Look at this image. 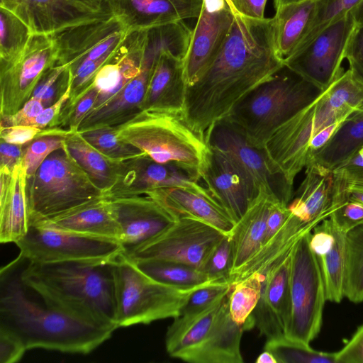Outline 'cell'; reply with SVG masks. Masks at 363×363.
<instances>
[{"label":"cell","mask_w":363,"mask_h":363,"mask_svg":"<svg viewBox=\"0 0 363 363\" xmlns=\"http://www.w3.org/2000/svg\"><path fill=\"white\" fill-rule=\"evenodd\" d=\"M346 269L344 295L353 303L363 301V223L345 233Z\"/></svg>","instance_id":"37"},{"label":"cell","mask_w":363,"mask_h":363,"mask_svg":"<svg viewBox=\"0 0 363 363\" xmlns=\"http://www.w3.org/2000/svg\"><path fill=\"white\" fill-rule=\"evenodd\" d=\"M262 283V275L253 274L245 279L231 284L228 294L230 315L245 330L255 327L252 313L260 298Z\"/></svg>","instance_id":"36"},{"label":"cell","mask_w":363,"mask_h":363,"mask_svg":"<svg viewBox=\"0 0 363 363\" xmlns=\"http://www.w3.org/2000/svg\"><path fill=\"white\" fill-rule=\"evenodd\" d=\"M199 182L177 165L157 162L145 154L121 162L117 180L105 196L145 194L159 189L189 186Z\"/></svg>","instance_id":"19"},{"label":"cell","mask_w":363,"mask_h":363,"mask_svg":"<svg viewBox=\"0 0 363 363\" xmlns=\"http://www.w3.org/2000/svg\"><path fill=\"white\" fill-rule=\"evenodd\" d=\"M309 245L320 266L326 300L340 303L345 297V233L326 218L311 231Z\"/></svg>","instance_id":"25"},{"label":"cell","mask_w":363,"mask_h":363,"mask_svg":"<svg viewBox=\"0 0 363 363\" xmlns=\"http://www.w3.org/2000/svg\"><path fill=\"white\" fill-rule=\"evenodd\" d=\"M26 347L14 333L0 327V362L14 363L23 357Z\"/></svg>","instance_id":"49"},{"label":"cell","mask_w":363,"mask_h":363,"mask_svg":"<svg viewBox=\"0 0 363 363\" xmlns=\"http://www.w3.org/2000/svg\"><path fill=\"white\" fill-rule=\"evenodd\" d=\"M68 132V129L53 127L49 134L36 138L25 145L21 164L25 169L27 179L35 174L50 154L64 147Z\"/></svg>","instance_id":"40"},{"label":"cell","mask_w":363,"mask_h":363,"mask_svg":"<svg viewBox=\"0 0 363 363\" xmlns=\"http://www.w3.org/2000/svg\"><path fill=\"white\" fill-rule=\"evenodd\" d=\"M345 58L352 77L363 84V26H356L348 42Z\"/></svg>","instance_id":"47"},{"label":"cell","mask_w":363,"mask_h":363,"mask_svg":"<svg viewBox=\"0 0 363 363\" xmlns=\"http://www.w3.org/2000/svg\"><path fill=\"white\" fill-rule=\"evenodd\" d=\"M130 30L111 11L63 28L49 35L56 51L55 65L67 66L74 72L80 66L108 57Z\"/></svg>","instance_id":"11"},{"label":"cell","mask_w":363,"mask_h":363,"mask_svg":"<svg viewBox=\"0 0 363 363\" xmlns=\"http://www.w3.org/2000/svg\"><path fill=\"white\" fill-rule=\"evenodd\" d=\"M227 1H228L232 4V3H231V0H227Z\"/></svg>","instance_id":"61"},{"label":"cell","mask_w":363,"mask_h":363,"mask_svg":"<svg viewBox=\"0 0 363 363\" xmlns=\"http://www.w3.org/2000/svg\"><path fill=\"white\" fill-rule=\"evenodd\" d=\"M24 257L19 256L0 272V327L17 335L27 350L42 348L87 354L116 329L95 325L48 304L21 279Z\"/></svg>","instance_id":"2"},{"label":"cell","mask_w":363,"mask_h":363,"mask_svg":"<svg viewBox=\"0 0 363 363\" xmlns=\"http://www.w3.org/2000/svg\"><path fill=\"white\" fill-rule=\"evenodd\" d=\"M363 109V84L343 71L313 102L301 109L267 140L264 150L274 169L294 184L305 169L312 139L325 128L342 123Z\"/></svg>","instance_id":"4"},{"label":"cell","mask_w":363,"mask_h":363,"mask_svg":"<svg viewBox=\"0 0 363 363\" xmlns=\"http://www.w3.org/2000/svg\"><path fill=\"white\" fill-rule=\"evenodd\" d=\"M230 288L229 281H215L198 288L190 295L179 315H194L206 310L220 301Z\"/></svg>","instance_id":"45"},{"label":"cell","mask_w":363,"mask_h":363,"mask_svg":"<svg viewBox=\"0 0 363 363\" xmlns=\"http://www.w3.org/2000/svg\"><path fill=\"white\" fill-rule=\"evenodd\" d=\"M232 268V242L228 234L211 249L200 269L213 281L230 283Z\"/></svg>","instance_id":"43"},{"label":"cell","mask_w":363,"mask_h":363,"mask_svg":"<svg viewBox=\"0 0 363 363\" xmlns=\"http://www.w3.org/2000/svg\"><path fill=\"white\" fill-rule=\"evenodd\" d=\"M210 147L209 161L201 180L236 223L259 193L227 155Z\"/></svg>","instance_id":"22"},{"label":"cell","mask_w":363,"mask_h":363,"mask_svg":"<svg viewBox=\"0 0 363 363\" xmlns=\"http://www.w3.org/2000/svg\"><path fill=\"white\" fill-rule=\"evenodd\" d=\"M351 11L356 26H363V0H360Z\"/></svg>","instance_id":"58"},{"label":"cell","mask_w":363,"mask_h":363,"mask_svg":"<svg viewBox=\"0 0 363 363\" xmlns=\"http://www.w3.org/2000/svg\"><path fill=\"white\" fill-rule=\"evenodd\" d=\"M228 294L219 306L213 323L200 347L189 358L190 363H242L240 344L244 327L230 317Z\"/></svg>","instance_id":"28"},{"label":"cell","mask_w":363,"mask_h":363,"mask_svg":"<svg viewBox=\"0 0 363 363\" xmlns=\"http://www.w3.org/2000/svg\"><path fill=\"white\" fill-rule=\"evenodd\" d=\"M304 0H274V6L277 9L281 6L298 3Z\"/></svg>","instance_id":"60"},{"label":"cell","mask_w":363,"mask_h":363,"mask_svg":"<svg viewBox=\"0 0 363 363\" xmlns=\"http://www.w3.org/2000/svg\"><path fill=\"white\" fill-rule=\"evenodd\" d=\"M0 25V62H4L23 50L32 33L21 19L2 7Z\"/></svg>","instance_id":"39"},{"label":"cell","mask_w":363,"mask_h":363,"mask_svg":"<svg viewBox=\"0 0 363 363\" xmlns=\"http://www.w3.org/2000/svg\"><path fill=\"white\" fill-rule=\"evenodd\" d=\"M267 0H231L235 11L252 18H264V9Z\"/></svg>","instance_id":"56"},{"label":"cell","mask_w":363,"mask_h":363,"mask_svg":"<svg viewBox=\"0 0 363 363\" xmlns=\"http://www.w3.org/2000/svg\"><path fill=\"white\" fill-rule=\"evenodd\" d=\"M324 90L284 65L245 96L225 119L233 123L250 143L264 149L281 125Z\"/></svg>","instance_id":"6"},{"label":"cell","mask_w":363,"mask_h":363,"mask_svg":"<svg viewBox=\"0 0 363 363\" xmlns=\"http://www.w3.org/2000/svg\"><path fill=\"white\" fill-rule=\"evenodd\" d=\"M98 95V89L90 84L74 106L66 114L59 118L53 127L78 130L80 124L94 107Z\"/></svg>","instance_id":"46"},{"label":"cell","mask_w":363,"mask_h":363,"mask_svg":"<svg viewBox=\"0 0 363 363\" xmlns=\"http://www.w3.org/2000/svg\"><path fill=\"white\" fill-rule=\"evenodd\" d=\"M177 218L190 217L202 220L225 234H230L235 222L200 182L189 186H176L145 193Z\"/></svg>","instance_id":"20"},{"label":"cell","mask_w":363,"mask_h":363,"mask_svg":"<svg viewBox=\"0 0 363 363\" xmlns=\"http://www.w3.org/2000/svg\"><path fill=\"white\" fill-rule=\"evenodd\" d=\"M333 171L308 162L304 178L287 208L290 213L315 228L333 211Z\"/></svg>","instance_id":"26"},{"label":"cell","mask_w":363,"mask_h":363,"mask_svg":"<svg viewBox=\"0 0 363 363\" xmlns=\"http://www.w3.org/2000/svg\"><path fill=\"white\" fill-rule=\"evenodd\" d=\"M2 7L21 19L32 34L51 35L107 11L93 12L68 0H0Z\"/></svg>","instance_id":"23"},{"label":"cell","mask_w":363,"mask_h":363,"mask_svg":"<svg viewBox=\"0 0 363 363\" xmlns=\"http://www.w3.org/2000/svg\"><path fill=\"white\" fill-rule=\"evenodd\" d=\"M356 26L350 11L321 30L284 61V65L322 89L343 72L341 64Z\"/></svg>","instance_id":"14"},{"label":"cell","mask_w":363,"mask_h":363,"mask_svg":"<svg viewBox=\"0 0 363 363\" xmlns=\"http://www.w3.org/2000/svg\"><path fill=\"white\" fill-rule=\"evenodd\" d=\"M186 89L184 60L164 50L152 67L142 109L183 114Z\"/></svg>","instance_id":"27"},{"label":"cell","mask_w":363,"mask_h":363,"mask_svg":"<svg viewBox=\"0 0 363 363\" xmlns=\"http://www.w3.org/2000/svg\"><path fill=\"white\" fill-rule=\"evenodd\" d=\"M360 0H315V11L308 30L296 52L314 38L321 30L345 13Z\"/></svg>","instance_id":"42"},{"label":"cell","mask_w":363,"mask_h":363,"mask_svg":"<svg viewBox=\"0 0 363 363\" xmlns=\"http://www.w3.org/2000/svg\"><path fill=\"white\" fill-rule=\"evenodd\" d=\"M28 260L38 263L67 261H111L122 254L116 240L82 235L53 227L29 225L15 243Z\"/></svg>","instance_id":"10"},{"label":"cell","mask_w":363,"mask_h":363,"mask_svg":"<svg viewBox=\"0 0 363 363\" xmlns=\"http://www.w3.org/2000/svg\"><path fill=\"white\" fill-rule=\"evenodd\" d=\"M333 172L335 182L345 196L363 206V179L351 177L340 169Z\"/></svg>","instance_id":"53"},{"label":"cell","mask_w":363,"mask_h":363,"mask_svg":"<svg viewBox=\"0 0 363 363\" xmlns=\"http://www.w3.org/2000/svg\"><path fill=\"white\" fill-rule=\"evenodd\" d=\"M284 66L277 53L274 19H257L237 12L216 59L187 86L183 116L198 134L226 118L250 91Z\"/></svg>","instance_id":"1"},{"label":"cell","mask_w":363,"mask_h":363,"mask_svg":"<svg viewBox=\"0 0 363 363\" xmlns=\"http://www.w3.org/2000/svg\"><path fill=\"white\" fill-rule=\"evenodd\" d=\"M64 147L104 195L113 186L121 162L113 161L101 154L77 130H69Z\"/></svg>","instance_id":"34"},{"label":"cell","mask_w":363,"mask_h":363,"mask_svg":"<svg viewBox=\"0 0 363 363\" xmlns=\"http://www.w3.org/2000/svg\"><path fill=\"white\" fill-rule=\"evenodd\" d=\"M70 72V71H69ZM69 84L64 93L52 105L46 107L30 123V125H35L40 128H52L57 122L62 110L70 97L73 77L72 73Z\"/></svg>","instance_id":"51"},{"label":"cell","mask_w":363,"mask_h":363,"mask_svg":"<svg viewBox=\"0 0 363 363\" xmlns=\"http://www.w3.org/2000/svg\"><path fill=\"white\" fill-rule=\"evenodd\" d=\"M27 177L21 163L11 174L0 173V242L16 243L27 233Z\"/></svg>","instance_id":"31"},{"label":"cell","mask_w":363,"mask_h":363,"mask_svg":"<svg viewBox=\"0 0 363 363\" xmlns=\"http://www.w3.org/2000/svg\"><path fill=\"white\" fill-rule=\"evenodd\" d=\"M336 363H363V324L344 347L336 352Z\"/></svg>","instance_id":"52"},{"label":"cell","mask_w":363,"mask_h":363,"mask_svg":"<svg viewBox=\"0 0 363 363\" xmlns=\"http://www.w3.org/2000/svg\"><path fill=\"white\" fill-rule=\"evenodd\" d=\"M45 107L38 99L31 97L16 113L0 116V128L13 125H30L31 121L36 118Z\"/></svg>","instance_id":"50"},{"label":"cell","mask_w":363,"mask_h":363,"mask_svg":"<svg viewBox=\"0 0 363 363\" xmlns=\"http://www.w3.org/2000/svg\"><path fill=\"white\" fill-rule=\"evenodd\" d=\"M79 133L101 154L116 162H123L145 155L133 145L119 140L116 135L114 126L89 130Z\"/></svg>","instance_id":"41"},{"label":"cell","mask_w":363,"mask_h":363,"mask_svg":"<svg viewBox=\"0 0 363 363\" xmlns=\"http://www.w3.org/2000/svg\"><path fill=\"white\" fill-rule=\"evenodd\" d=\"M55 63L56 51L51 37L37 33L31 35L15 57L0 62V116L18 111Z\"/></svg>","instance_id":"13"},{"label":"cell","mask_w":363,"mask_h":363,"mask_svg":"<svg viewBox=\"0 0 363 363\" xmlns=\"http://www.w3.org/2000/svg\"><path fill=\"white\" fill-rule=\"evenodd\" d=\"M277 201H279L272 192L261 187L247 211L235 223L229 234L233 249L231 276L262 246L267 216Z\"/></svg>","instance_id":"29"},{"label":"cell","mask_w":363,"mask_h":363,"mask_svg":"<svg viewBox=\"0 0 363 363\" xmlns=\"http://www.w3.org/2000/svg\"><path fill=\"white\" fill-rule=\"evenodd\" d=\"M264 350L270 352L277 363H336V352L317 351L286 336L267 340Z\"/></svg>","instance_id":"38"},{"label":"cell","mask_w":363,"mask_h":363,"mask_svg":"<svg viewBox=\"0 0 363 363\" xmlns=\"http://www.w3.org/2000/svg\"><path fill=\"white\" fill-rule=\"evenodd\" d=\"M203 0H108L107 6L129 30H149L198 18Z\"/></svg>","instance_id":"24"},{"label":"cell","mask_w":363,"mask_h":363,"mask_svg":"<svg viewBox=\"0 0 363 363\" xmlns=\"http://www.w3.org/2000/svg\"><path fill=\"white\" fill-rule=\"evenodd\" d=\"M114 279L118 327L178 317L192 292L207 285L183 288L162 284L143 273L123 254L115 262Z\"/></svg>","instance_id":"8"},{"label":"cell","mask_w":363,"mask_h":363,"mask_svg":"<svg viewBox=\"0 0 363 363\" xmlns=\"http://www.w3.org/2000/svg\"><path fill=\"white\" fill-rule=\"evenodd\" d=\"M107 198L120 229L123 255L142 247L178 219L147 194Z\"/></svg>","instance_id":"17"},{"label":"cell","mask_w":363,"mask_h":363,"mask_svg":"<svg viewBox=\"0 0 363 363\" xmlns=\"http://www.w3.org/2000/svg\"><path fill=\"white\" fill-rule=\"evenodd\" d=\"M160 54V50L147 42L140 72L102 106L88 113L77 131L116 126L141 111L152 69Z\"/></svg>","instance_id":"21"},{"label":"cell","mask_w":363,"mask_h":363,"mask_svg":"<svg viewBox=\"0 0 363 363\" xmlns=\"http://www.w3.org/2000/svg\"><path fill=\"white\" fill-rule=\"evenodd\" d=\"M206 140L235 164L257 193L264 187L288 206L294 194L293 184L274 169L264 150L250 143L233 123L227 119L219 121L208 130Z\"/></svg>","instance_id":"12"},{"label":"cell","mask_w":363,"mask_h":363,"mask_svg":"<svg viewBox=\"0 0 363 363\" xmlns=\"http://www.w3.org/2000/svg\"><path fill=\"white\" fill-rule=\"evenodd\" d=\"M362 147L363 109L351 114L328 143L311 155L308 163L314 162L333 171L345 164Z\"/></svg>","instance_id":"33"},{"label":"cell","mask_w":363,"mask_h":363,"mask_svg":"<svg viewBox=\"0 0 363 363\" xmlns=\"http://www.w3.org/2000/svg\"><path fill=\"white\" fill-rule=\"evenodd\" d=\"M26 194L28 225L105 196L64 147L27 179Z\"/></svg>","instance_id":"7"},{"label":"cell","mask_w":363,"mask_h":363,"mask_svg":"<svg viewBox=\"0 0 363 363\" xmlns=\"http://www.w3.org/2000/svg\"><path fill=\"white\" fill-rule=\"evenodd\" d=\"M52 128H40L35 125H13L0 128V139L15 145H26L36 138L49 134Z\"/></svg>","instance_id":"48"},{"label":"cell","mask_w":363,"mask_h":363,"mask_svg":"<svg viewBox=\"0 0 363 363\" xmlns=\"http://www.w3.org/2000/svg\"><path fill=\"white\" fill-rule=\"evenodd\" d=\"M34 224L118 242L120 238V229L106 196L88 201L52 218Z\"/></svg>","instance_id":"30"},{"label":"cell","mask_w":363,"mask_h":363,"mask_svg":"<svg viewBox=\"0 0 363 363\" xmlns=\"http://www.w3.org/2000/svg\"><path fill=\"white\" fill-rule=\"evenodd\" d=\"M311 232L303 235L291 252V313L285 336L306 344L318 335L326 300L321 271L311 250Z\"/></svg>","instance_id":"9"},{"label":"cell","mask_w":363,"mask_h":363,"mask_svg":"<svg viewBox=\"0 0 363 363\" xmlns=\"http://www.w3.org/2000/svg\"><path fill=\"white\" fill-rule=\"evenodd\" d=\"M133 262L143 273L166 285L186 288L216 281L199 268L182 262L166 259H146Z\"/></svg>","instance_id":"35"},{"label":"cell","mask_w":363,"mask_h":363,"mask_svg":"<svg viewBox=\"0 0 363 363\" xmlns=\"http://www.w3.org/2000/svg\"><path fill=\"white\" fill-rule=\"evenodd\" d=\"M274 19L275 46L284 61L292 55L304 39L315 11V0H304L281 6Z\"/></svg>","instance_id":"32"},{"label":"cell","mask_w":363,"mask_h":363,"mask_svg":"<svg viewBox=\"0 0 363 363\" xmlns=\"http://www.w3.org/2000/svg\"><path fill=\"white\" fill-rule=\"evenodd\" d=\"M0 140V173L11 174L22 162L25 145L11 144Z\"/></svg>","instance_id":"54"},{"label":"cell","mask_w":363,"mask_h":363,"mask_svg":"<svg viewBox=\"0 0 363 363\" xmlns=\"http://www.w3.org/2000/svg\"><path fill=\"white\" fill-rule=\"evenodd\" d=\"M84 9L93 12L111 11L108 6V0H68Z\"/></svg>","instance_id":"57"},{"label":"cell","mask_w":363,"mask_h":363,"mask_svg":"<svg viewBox=\"0 0 363 363\" xmlns=\"http://www.w3.org/2000/svg\"><path fill=\"white\" fill-rule=\"evenodd\" d=\"M225 235L202 220L180 217L159 235L128 255L132 262L166 259L200 269L214 245Z\"/></svg>","instance_id":"15"},{"label":"cell","mask_w":363,"mask_h":363,"mask_svg":"<svg viewBox=\"0 0 363 363\" xmlns=\"http://www.w3.org/2000/svg\"><path fill=\"white\" fill-rule=\"evenodd\" d=\"M290 264L291 253L262 274L261 295L252 318L267 340L285 336L291 313Z\"/></svg>","instance_id":"18"},{"label":"cell","mask_w":363,"mask_h":363,"mask_svg":"<svg viewBox=\"0 0 363 363\" xmlns=\"http://www.w3.org/2000/svg\"><path fill=\"white\" fill-rule=\"evenodd\" d=\"M289 213L287 206L278 201L273 203L267 216L262 245L267 242L279 230Z\"/></svg>","instance_id":"55"},{"label":"cell","mask_w":363,"mask_h":363,"mask_svg":"<svg viewBox=\"0 0 363 363\" xmlns=\"http://www.w3.org/2000/svg\"><path fill=\"white\" fill-rule=\"evenodd\" d=\"M117 259L38 263L24 257L21 279L50 306L78 319L118 328L114 279Z\"/></svg>","instance_id":"3"},{"label":"cell","mask_w":363,"mask_h":363,"mask_svg":"<svg viewBox=\"0 0 363 363\" xmlns=\"http://www.w3.org/2000/svg\"><path fill=\"white\" fill-rule=\"evenodd\" d=\"M235 12L227 0H203L184 59L187 86L194 84L217 57L231 28Z\"/></svg>","instance_id":"16"},{"label":"cell","mask_w":363,"mask_h":363,"mask_svg":"<svg viewBox=\"0 0 363 363\" xmlns=\"http://www.w3.org/2000/svg\"><path fill=\"white\" fill-rule=\"evenodd\" d=\"M256 363H277L274 355L267 350H264L256 359Z\"/></svg>","instance_id":"59"},{"label":"cell","mask_w":363,"mask_h":363,"mask_svg":"<svg viewBox=\"0 0 363 363\" xmlns=\"http://www.w3.org/2000/svg\"><path fill=\"white\" fill-rule=\"evenodd\" d=\"M114 128L119 140L133 145L153 160L175 164L201 180L211 147L182 113L145 108Z\"/></svg>","instance_id":"5"},{"label":"cell","mask_w":363,"mask_h":363,"mask_svg":"<svg viewBox=\"0 0 363 363\" xmlns=\"http://www.w3.org/2000/svg\"><path fill=\"white\" fill-rule=\"evenodd\" d=\"M329 218L344 233L363 223V206L348 199L336 185L335 179L333 209Z\"/></svg>","instance_id":"44"}]
</instances>
